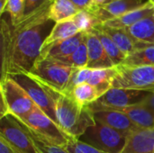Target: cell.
I'll list each match as a JSON object with an SVG mask.
<instances>
[{
  "instance_id": "obj_1",
  "label": "cell",
  "mask_w": 154,
  "mask_h": 153,
  "mask_svg": "<svg viewBox=\"0 0 154 153\" xmlns=\"http://www.w3.org/2000/svg\"><path fill=\"white\" fill-rule=\"evenodd\" d=\"M51 5L15 25L12 24L11 19H2L1 78L29 74L40 58L44 41L56 24L48 16Z\"/></svg>"
},
{
  "instance_id": "obj_2",
  "label": "cell",
  "mask_w": 154,
  "mask_h": 153,
  "mask_svg": "<svg viewBox=\"0 0 154 153\" xmlns=\"http://www.w3.org/2000/svg\"><path fill=\"white\" fill-rule=\"evenodd\" d=\"M59 125L72 138L79 139L97 122L89 106L79 105L70 95L60 93L56 102Z\"/></svg>"
},
{
  "instance_id": "obj_3",
  "label": "cell",
  "mask_w": 154,
  "mask_h": 153,
  "mask_svg": "<svg viewBox=\"0 0 154 153\" xmlns=\"http://www.w3.org/2000/svg\"><path fill=\"white\" fill-rule=\"evenodd\" d=\"M15 118L30 132L32 137L44 143L66 147L74 139L37 106L26 115Z\"/></svg>"
},
{
  "instance_id": "obj_4",
  "label": "cell",
  "mask_w": 154,
  "mask_h": 153,
  "mask_svg": "<svg viewBox=\"0 0 154 153\" xmlns=\"http://www.w3.org/2000/svg\"><path fill=\"white\" fill-rule=\"evenodd\" d=\"M0 118L6 115L21 118L36 106L26 91L11 77L0 78Z\"/></svg>"
},
{
  "instance_id": "obj_5",
  "label": "cell",
  "mask_w": 154,
  "mask_h": 153,
  "mask_svg": "<svg viewBox=\"0 0 154 153\" xmlns=\"http://www.w3.org/2000/svg\"><path fill=\"white\" fill-rule=\"evenodd\" d=\"M76 69L57 60L39 58L28 75L55 91L64 93Z\"/></svg>"
},
{
  "instance_id": "obj_6",
  "label": "cell",
  "mask_w": 154,
  "mask_h": 153,
  "mask_svg": "<svg viewBox=\"0 0 154 153\" xmlns=\"http://www.w3.org/2000/svg\"><path fill=\"white\" fill-rule=\"evenodd\" d=\"M8 77L17 82L26 91L33 103L59 124L56 116V102L60 92L55 91L28 74H17Z\"/></svg>"
},
{
  "instance_id": "obj_7",
  "label": "cell",
  "mask_w": 154,
  "mask_h": 153,
  "mask_svg": "<svg viewBox=\"0 0 154 153\" xmlns=\"http://www.w3.org/2000/svg\"><path fill=\"white\" fill-rule=\"evenodd\" d=\"M0 137L19 153H42L30 132L12 115L0 118Z\"/></svg>"
},
{
  "instance_id": "obj_8",
  "label": "cell",
  "mask_w": 154,
  "mask_h": 153,
  "mask_svg": "<svg viewBox=\"0 0 154 153\" xmlns=\"http://www.w3.org/2000/svg\"><path fill=\"white\" fill-rule=\"evenodd\" d=\"M127 136L122 133L97 122L79 139L92 147L107 153H122Z\"/></svg>"
},
{
  "instance_id": "obj_9",
  "label": "cell",
  "mask_w": 154,
  "mask_h": 153,
  "mask_svg": "<svg viewBox=\"0 0 154 153\" xmlns=\"http://www.w3.org/2000/svg\"><path fill=\"white\" fill-rule=\"evenodd\" d=\"M116 69V75L114 78L113 87L154 92V66L129 67L119 65Z\"/></svg>"
},
{
  "instance_id": "obj_10",
  "label": "cell",
  "mask_w": 154,
  "mask_h": 153,
  "mask_svg": "<svg viewBox=\"0 0 154 153\" xmlns=\"http://www.w3.org/2000/svg\"><path fill=\"white\" fill-rule=\"evenodd\" d=\"M149 95L150 92L143 90L112 87L92 104V106L110 109H121L143 102Z\"/></svg>"
},
{
  "instance_id": "obj_11",
  "label": "cell",
  "mask_w": 154,
  "mask_h": 153,
  "mask_svg": "<svg viewBox=\"0 0 154 153\" xmlns=\"http://www.w3.org/2000/svg\"><path fill=\"white\" fill-rule=\"evenodd\" d=\"M89 107L93 112V115L96 122L104 124L122 133L126 136L137 131L138 129H141L137 127L128 118L126 115H125L120 111L110 109V108H105V107H97L92 105H90Z\"/></svg>"
},
{
  "instance_id": "obj_12",
  "label": "cell",
  "mask_w": 154,
  "mask_h": 153,
  "mask_svg": "<svg viewBox=\"0 0 154 153\" xmlns=\"http://www.w3.org/2000/svg\"><path fill=\"white\" fill-rule=\"evenodd\" d=\"M148 3H150L149 0H116L97 7H93L89 11L100 24L143 7Z\"/></svg>"
},
{
  "instance_id": "obj_13",
  "label": "cell",
  "mask_w": 154,
  "mask_h": 153,
  "mask_svg": "<svg viewBox=\"0 0 154 153\" xmlns=\"http://www.w3.org/2000/svg\"><path fill=\"white\" fill-rule=\"evenodd\" d=\"M84 37L88 54L87 68L91 69L114 68L115 65L113 61L107 55L97 36L92 31H89L84 32Z\"/></svg>"
},
{
  "instance_id": "obj_14",
  "label": "cell",
  "mask_w": 154,
  "mask_h": 153,
  "mask_svg": "<svg viewBox=\"0 0 154 153\" xmlns=\"http://www.w3.org/2000/svg\"><path fill=\"white\" fill-rule=\"evenodd\" d=\"M84 38V32H79L76 35L57 42H54L49 46L42 48L40 58L60 60L71 55L77 48L79 46Z\"/></svg>"
},
{
  "instance_id": "obj_15",
  "label": "cell",
  "mask_w": 154,
  "mask_h": 153,
  "mask_svg": "<svg viewBox=\"0 0 154 153\" xmlns=\"http://www.w3.org/2000/svg\"><path fill=\"white\" fill-rule=\"evenodd\" d=\"M122 153H154V128L138 129L129 134Z\"/></svg>"
},
{
  "instance_id": "obj_16",
  "label": "cell",
  "mask_w": 154,
  "mask_h": 153,
  "mask_svg": "<svg viewBox=\"0 0 154 153\" xmlns=\"http://www.w3.org/2000/svg\"><path fill=\"white\" fill-rule=\"evenodd\" d=\"M99 28L103 30L106 34H108L111 39L115 41V43L118 46V48L126 55L128 56L132 52L136 50L143 49L149 47L150 45L143 44L136 41L127 32L125 29L122 28H114L106 26L103 23L98 24Z\"/></svg>"
},
{
  "instance_id": "obj_17",
  "label": "cell",
  "mask_w": 154,
  "mask_h": 153,
  "mask_svg": "<svg viewBox=\"0 0 154 153\" xmlns=\"http://www.w3.org/2000/svg\"><path fill=\"white\" fill-rule=\"evenodd\" d=\"M126 115L128 118L141 129L154 128V113L143 102L121 109H115Z\"/></svg>"
},
{
  "instance_id": "obj_18",
  "label": "cell",
  "mask_w": 154,
  "mask_h": 153,
  "mask_svg": "<svg viewBox=\"0 0 154 153\" xmlns=\"http://www.w3.org/2000/svg\"><path fill=\"white\" fill-rule=\"evenodd\" d=\"M152 15H154V5H152L150 2L143 7L133 10V11L126 13L117 18L109 20V21L104 23L103 24L109 26V27L125 29V28L136 23L137 22L141 21L142 19H144V18L152 16Z\"/></svg>"
},
{
  "instance_id": "obj_19",
  "label": "cell",
  "mask_w": 154,
  "mask_h": 153,
  "mask_svg": "<svg viewBox=\"0 0 154 153\" xmlns=\"http://www.w3.org/2000/svg\"><path fill=\"white\" fill-rule=\"evenodd\" d=\"M125 30L136 41L154 46V15L142 19Z\"/></svg>"
},
{
  "instance_id": "obj_20",
  "label": "cell",
  "mask_w": 154,
  "mask_h": 153,
  "mask_svg": "<svg viewBox=\"0 0 154 153\" xmlns=\"http://www.w3.org/2000/svg\"><path fill=\"white\" fill-rule=\"evenodd\" d=\"M116 75V67L111 69H92V73L88 83L92 85L97 89V95L100 97L113 87V82Z\"/></svg>"
},
{
  "instance_id": "obj_21",
  "label": "cell",
  "mask_w": 154,
  "mask_h": 153,
  "mask_svg": "<svg viewBox=\"0 0 154 153\" xmlns=\"http://www.w3.org/2000/svg\"><path fill=\"white\" fill-rule=\"evenodd\" d=\"M80 10L70 0H54L48 16L55 23L71 20Z\"/></svg>"
},
{
  "instance_id": "obj_22",
  "label": "cell",
  "mask_w": 154,
  "mask_h": 153,
  "mask_svg": "<svg viewBox=\"0 0 154 153\" xmlns=\"http://www.w3.org/2000/svg\"><path fill=\"white\" fill-rule=\"evenodd\" d=\"M91 31L97 36V38L101 41L105 50L113 61L115 67L123 64L126 58V55L118 48V46L115 43L111 37L108 34H106L103 30H101L98 25L95 26Z\"/></svg>"
},
{
  "instance_id": "obj_23",
  "label": "cell",
  "mask_w": 154,
  "mask_h": 153,
  "mask_svg": "<svg viewBox=\"0 0 154 153\" xmlns=\"http://www.w3.org/2000/svg\"><path fill=\"white\" fill-rule=\"evenodd\" d=\"M79 32V30L78 29V27L76 26V24L74 23L72 20L56 23L51 32L50 33V35L44 41L42 48L49 46L54 42L69 39L76 35Z\"/></svg>"
},
{
  "instance_id": "obj_24",
  "label": "cell",
  "mask_w": 154,
  "mask_h": 153,
  "mask_svg": "<svg viewBox=\"0 0 154 153\" xmlns=\"http://www.w3.org/2000/svg\"><path fill=\"white\" fill-rule=\"evenodd\" d=\"M121 65L129 67L154 66V46H149L134 50L126 56L125 61Z\"/></svg>"
},
{
  "instance_id": "obj_25",
  "label": "cell",
  "mask_w": 154,
  "mask_h": 153,
  "mask_svg": "<svg viewBox=\"0 0 154 153\" xmlns=\"http://www.w3.org/2000/svg\"><path fill=\"white\" fill-rule=\"evenodd\" d=\"M70 96L83 106H89L99 98L97 89L88 82L74 87Z\"/></svg>"
},
{
  "instance_id": "obj_26",
  "label": "cell",
  "mask_w": 154,
  "mask_h": 153,
  "mask_svg": "<svg viewBox=\"0 0 154 153\" xmlns=\"http://www.w3.org/2000/svg\"><path fill=\"white\" fill-rule=\"evenodd\" d=\"M57 60H60L65 64H68L77 69L87 68L88 61V48H87L85 37L83 38V41H81L79 46L71 55Z\"/></svg>"
},
{
  "instance_id": "obj_27",
  "label": "cell",
  "mask_w": 154,
  "mask_h": 153,
  "mask_svg": "<svg viewBox=\"0 0 154 153\" xmlns=\"http://www.w3.org/2000/svg\"><path fill=\"white\" fill-rule=\"evenodd\" d=\"M79 32H87L91 31L95 26L98 25L97 18L89 10H80L72 19H71Z\"/></svg>"
},
{
  "instance_id": "obj_28",
  "label": "cell",
  "mask_w": 154,
  "mask_h": 153,
  "mask_svg": "<svg viewBox=\"0 0 154 153\" xmlns=\"http://www.w3.org/2000/svg\"><path fill=\"white\" fill-rule=\"evenodd\" d=\"M91 73H92V69H88V68L76 69V70L71 75L69 81L68 83V86H67L63 94L70 95V93L72 92L74 87H76L77 86H79L82 83L88 82L90 76H91Z\"/></svg>"
},
{
  "instance_id": "obj_29",
  "label": "cell",
  "mask_w": 154,
  "mask_h": 153,
  "mask_svg": "<svg viewBox=\"0 0 154 153\" xmlns=\"http://www.w3.org/2000/svg\"><path fill=\"white\" fill-rule=\"evenodd\" d=\"M25 0H8L5 12L9 14L12 24L15 25L22 21Z\"/></svg>"
},
{
  "instance_id": "obj_30",
  "label": "cell",
  "mask_w": 154,
  "mask_h": 153,
  "mask_svg": "<svg viewBox=\"0 0 154 153\" xmlns=\"http://www.w3.org/2000/svg\"><path fill=\"white\" fill-rule=\"evenodd\" d=\"M53 1L54 0H25L22 20L28 18L32 14L44 9L47 6H50Z\"/></svg>"
},
{
  "instance_id": "obj_31",
  "label": "cell",
  "mask_w": 154,
  "mask_h": 153,
  "mask_svg": "<svg viewBox=\"0 0 154 153\" xmlns=\"http://www.w3.org/2000/svg\"><path fill=\"white\" fill-rule=\"evenodd\" d=\"M65 148L69 153H107L99 151L79 139L71 140Z\"/></svg>"
},
{
  "instance_id": "obj_32",
  "label": "cell",
  "mask_w": 154,
  "mask_h": 153,
  "mask_svg": "<svg viewBox=\"0 0 154 153\" xmlns=\"http://www.w3.org/2000/svg\"><path fill=\"white\" fill-rule=\"evenodd\" d=\"M33 139L35 140L37 146L42 151V153H69L66 150L65 147H60V146H55V145H51V144H47V143H44L39 140L35 139L34 137H33Z\"/></svg>"
},
{
  "instance_id": "obj_33",
  "label": "cell",
  "mask_w": 154,
  "mask_h": 153,
  "mask_svg": "<svg viewBox=\"0 0 154 153\" xmlns=\"http://www.w3.org/2000/svg\"><path fill=\"white\" fill-rule=\"evenodd\" d=\"M79 10H89L92 8L93 0H70Z\"/></svg>"
},
{
  "instance_id": "obj_34",
  "label": "cell",
  "mask_w": 154,
  "mask_h": 153,
  "mask_svg": "<svg viewBox=\"0 0 154 153\" xmlns=\"http://www.w3.org/2000/svg\"><path fill=\"white\" fill-rule=\"evenodd\" d=\"M0 153H19L17 152L8 142L0 137Z\"/></svg>"
},
{
  "instance_id": "obj_35",
  "label": "cell",
  "mask_w": 154,
  "mask_h": 153,
  "mask_svg": "<svg viewBox=\"0 0 154 153\" xmlns=\"http://www.w3.org/2000/svg\"><path fill=\"white\" fill-rule=\"evenodd\" d=\"M152 112L154 113V92L150 93V95L145 98V100L143 102Z\"/></svg>"
},
{
  "instance_id": "obj_36",
  "label": "cell",
  "mask_w": 154,
  "mask_h": 153,
  "mask_svg": "<svg viewBox=\"0 0 154 153\" xmlns=\"http://www.w3.org/2000/svg\"><path fill=\"white\" fill-rule=\"evenodd\" d=\"M8 0H0V13L1 14H3L5 12V7L7 5Z\"/></svg>"
},
{
  "instance_id": "obj_37",
  "label": "cell",
  "mask_w": 154,
  "mask_h": 153,
  "mask_svg": "<svg viewBox=\"0 0 154 153\" xmlns=\"http://www.w3.org/2000/svg\"><path fill=\"white\" fill-rule=\"evenodd\" d=\"M106 0H93V5H92V8L93 7H97V6H100L102 5L105 4ZM90 10V9H89Z\"/></svg>"
},
{
  "instance_id": "obj_38",
  "label": "cell",
  "mask_w": 154,
  "mask_h": 153,
  "mask_svg": "<svg viewBox=\"0 0 154 153\" xmlns=\"http://www.w3.org/2000/svg\"><path fill=\"white\" fill-rule=\"evenodd\" d=\"M113 1H116V0H106V1L105 2V4H104V5H106V4H108V3H111V2H113Z\"/></svg>"
},
{
  "instance_id": "obj_39",
  "label": "cell",
  "mask_w": 154,
  "mask_h": 153,
  "mask_svg": "<svg viewBox=\"0 0 154 153\" xmlns=\"http://www.w3.org/2000/svg\"><path fill=\"white\" fill-rule=\"evenodd\" d=\"M149 1H150L152 5H154V0H149Z\"/></svg>"
}]
</instances>
